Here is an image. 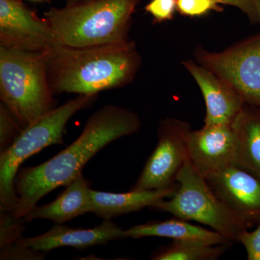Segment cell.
I'll return each instance as SVG.
<instances>
[{
  "instance_id": "cell-1",
  "label": "cell",
  "mask_w": 260,
  "mask_h": 260,
  "mask_svg": "<svg viewBox=\"0 0 260 260\" xmlns=\"http://www.w3.org/2000/svg\"><path fill=\"white\" fill-rule=\"evenodd\" d=\"M141 126L139 115L125 107L107 104L98 109L69 146L43 164L19 169L15 180L18 201L12 213L23 218L44 197L82 174L100 150L116 140L135 134Z\"/></svg>"
},
{
  "instance_id": "cell-2",
  "label": "cell",
  "mask_w": 260,
  "mask_h": 260,
  "mask_svg": "<svg viewBox=\"0 0 260 260\" xmlns=\"http://www.w3.org/2000/svg\"><path fill=\"white\" fill-rule=\"evenodd\" d=\"M48 78L54 95H99L133 83L143 59L133 41L71 47L56 44L45 52Z\"/></svg>"
},
{
  "instance_id": "cell-3",
  "label": "cell",
  "mask_w": 260,
  "mask_h": 260,
  "mask_svg": "<svg viewBox=\"0 0 260 260\" xmlns=\"http://www.w3.org/2000/svg\"><path fill=\"white\" fill-rule=\"evenodd\" d=\"M140 0H89L44 13L56 44L95 47L129 42L133 16Z\"/></svg>"
},
{
  "instance_id": "cell-4",
  "label": "cell",
  "mask_w": 260,
  "mask_h": 260,
  "mask_svg": "<svg viewBox=\"0 0 260 260\" xmlns=\"http://www.w3.org/2000/svg\"><path fill=\"white\" fill-rule=\"evenodd\" d=\"M45 52L0 46V99L23 129L55 109Z\"/></svg>"
},
{
  "instance_id": "cell-5",
  "label": "cell",
  "mask_w": 260,
  "mask_h": 260,
  "mask_svg": "<svg viewBox=\"0 0 260 260\" xmlns=\"http://www.w3.org/2000/svg\"><path fill=\"white\" fill-rule=\"evenodd\" d=\"M99 95H78L23 129L13 144L0 152V212L14 211L18 201L15 180L20 165L43 149L64 144L68 121L77 113L88 109Z\"/></svg>"
},
{
  "instance_id": "cell-6",
  "label": "cell",
  "mask_w": 260,
  "mask_h": 260,
  "mask_svg": "<svg viewBox=\"0 0 260 260\" xmlns=\"http://www.w3.org/2000/svg\"><path fill=\"white\" fill-rule=\"evenodd\" d=\"M177 183V191L172 197L150 208L207 225L231 243L239 242L243 232L250 229L217 196L189 160L178 174Z\"/></svg>"
},
{
  "instance_id": "cell-7",
  "label": "cell",
  "mask_w": 260,
  "mask_h": 260,
  "mask_svg": "<svg viewBox=\"0 0 260 260\" xmlns=\"http://www.w3.org/2000/svg\"><path fill=\"white\" fill-rule=\"evenodd\" d=\"M193 56L232 86L246 104L260 108V32L221 51L198 46Z\"/></svg>"
},
{
  "instance_id": "cell-8",
  "label": "cell",
  "mask_w": 260,
  "mask_h": 260,
  "mask_svg": "<svg viewBox=\"0 0 260 260\" xmlns=\"http://www.w3.org/2000/svg\"><path fill=\"white\" fill-rule=\"evenodd\" d=\"M191 130L187 121L174 117L161 119L156 146L130 189H162L177 184L178 174L189 160L186 139Z\"/></svg>"
},
{
  "instance_id": "cell-9",
  "label": "cell",
  "mask_w": 260,
  "mask_h": 260,
  "mask_svg": "<svg viewBox=\"0 0 260 260\" xmlns=\"http://www.w3.org/2000/svg\"><path fill=\"white\" fill-rule=\"evenodd\" d=\"M49 22L22 0H0V46L31 52H46L56 45Z\"/></svg>"
},
{
  "instance_id": "cell-10",
  "label": "cell",
  "mask_w": 260,
  "mask_h": 260,
  "mask_svg": "<svg viewBox=\"0 0 260 260\" xmlns=\"http://www.w3.org/2000/svg\"><path fill=\"white\" fill-rule=\"evenodd\" d=\"M214 192L249 227L260 219V179L237 165L204 176Z\"/></svg>"
},
{
  "instance_id": "cell-11",
  "label": "cell",
  "mask_w": 260,
  "mask_h": 260,
  "mask_svg": "<svg viewBox=\"0 0 260 260\" xmlns=\"http://www.w3.org/2000/svg\"><path fill=\"white\" fill-rule=\"evenodd\" d=\"M188 158L203 176L236 165L237 141L232 124H204L186 139Z\"/></svg>"
},
{
  "instance_id": "cell-12",
  "label": "cell",
  "mask_w": 260,
  "mask_h": 260,
  "mask_svg": "<svg viewBox=\"0 0 260 260\" xmlns=\"http://www.w3.org/2000/svg\"><path fill=\"white\" fill-rule=\"evenodd\" d=\"M181 64L196 82L204 99L205 124H232L246 104L242 97L194 59H186Z\"/></svg>"
},
{
  "instance_id": "cell-13",
  "label": "cell",
  "mask_w": 260,
  "mask_h": 260,
  "mask_svg": "<svg viewBox=\"0 0 260 260\" xmlns=\"http://www.w3.org/2000/svg\"><path fill=\"white\" fill-rule=\"evenodd\" d=\"M126 239L125 230L111 220H104L100 225L89 229L55 224L50 230L41 235L20 238L16 244L47 254L57 248L70 246L77 249H86Z\"/></svg>"
},
{
  "instance_id": "cell-14",
  "label": "cell",
  "mask_w": 260,
  "mask_h": 260,
  "mask_svg": "<svg viewBox=\"0 0 260 260\" xmlns=\"http://www.w3.org/2000/svg\"><path fill=\"white\" fill-rule=\"evenodd\" d=\"M64 186V190L54 201L32 208L23 218L25 222L42 219L63 224L91 213L90 181L83 177V173Z\"/></svg>"
},
{
  "instance_id": "cell-15",
  "label": "cell",
  "mask_w": 260,
  "mask_h": 260,
  "mask_svg": "<svg viewBox=\"0 0 260 260\" xmlns=\"http://www.w3.org/2000/svg\"><path fill=\"white\" fill-rule=\"evenodd\" d=\"M178 184L154 190H131L115 193L91 189V213L104 220H111L121 215L152 208L160 200L170 198L177 191Z\"/></svg>"
},
{
  "instance_id": "cell-16",
  "label": "cell",
  "mask_w": 260,
  "mask_h": 260,
  "mask_svg": "<svg viewBox=\"0 0 260 260\" xmlns=\"http://www.w3.org/2000/svg\"><path fill=\"white\" fill-rule=\"evenodd\" d=\"M126 239L145 237L169 238L175 241H197L211 244H231L225 237L212 229L190 223L189 220L174 217L166 220H155L135 225L126 229Z\"/></svg>"
},
{
  "instance_id": "cell-17",
  "label": "cell",
  "mask_w": 260,
  "mask_h": 260,
  "mask_svg": "<svg viewBox=\"0 0 260 260\" xmlns=\"http://www.w3.org/2000/svg\"><path fill=\"white\" fill-rule=\"evenodd\" d=\"M232 127L237 141L236 165L260 179V108L245 104Z\"/></svg>"
},
{
  "instance_id": "cell-18",
  "label": "cell",
  "mask_w": 260,
  "mask_h": 260,
  "mask_svg": "<svg viewBox=\"0 0 260 260\" xmlns=\"http://www.w3.org/2000/svg\"><path fill=\"white\" fill-rule=\"evenodd\" d=\"M230 244H211L197 241L172 240L159 248L151 256L153 260H215L220 257Z\"/></svg>"
},
{
  "instance_id": "cell-19",
  "label": "cell",
  "mask_w": 260,
  "mask_h": 260,
  "mask_svg": "<svg viewBox=\"0 0 260 260\" xmlns=\"http://www.w3.org/2000/svg\"><path fill=\"white\" fill-rule=\"evenodd\" d=\"M1 213L0 223V249H4L18 242L21 238L26 223L24 218H15L10 212Z\"/></svg>"
},
{
  "instance_id": "cell-20",
  "label": "cell",
  "mask_w": 260,
  "mask_h": 260,
  "mask_svg": "<svg viewBox=\"0 0 260 260\" xmlns=\"http://www.w3.org/2000/svg\"><path fill=\"white\" fill-rule=\"evenodd\" d=\"M15 116L5 107L0 104V152L4 151L13 144V142L23 131Z\"/></svg>"
},
{
  "instance_id": "cell-21",
  "label": "cell",
  "mask_w": 260,
  "mask_h": 260,
  "mask_svg": "<svg viewBox=\"0 0 260 260\" xmlns=\"http://www.w3.org/2000/svg\"><path fill=\"white\" fill-rule=\"evenodd\" d=\"M177 5L178 13L189 18H199L211 12L223 10L215 0H177Z\"/></svg>"
},
{
  "instance_id": "cell-22",
  "label": "cell",
  "mask_w": 260,
  "mask_h": 260,
  "mask_svg": "<svg viewBox=\"0 0 260 260\" xmlns=\"http://www.w3.org/2000/svg\"><path fill=\"white\" fill-rule=\"evenodd\" d=\"M145 11L153 18V24H160L173 20L177 12V0H150Z\"/></svg>"
},
{
  "instance_id": "cell-23",
  "label": "cell",
  "mask_w": 260,
  "mask_h": 260,
  "mask_svg": "<svg viewBox=\"0 0 260 260\" xmlns=\"http://www.w3.org/2000/svg\"><path fill=\"white\" fill-rule=\"evenodd\" d=\"M220 5H230L241 10L252 25H260V0H215Z\"/></svg>"
},
{
  "instance_id": "cell-24",
  "label": "cell",
  "mask_w": 260,
  "mask_h": 260,
  "mask_svg": "<svg viewBox=\"0 0 260 260\" xmlns=\"http://www.w3.org/2000/svg\"><path fill=\"white\" fill-rule=\"evenodd\" d=\"M239 242L245 249L248 260H260V219L254 231L243 232Z\"/></svg>"
},
{
  "instance_id": "cell-25",
  "label": "cell",
  "mask_w": 260,
  "mask_h": 260,
  "mask_svg": "<svg viewBox=\"0 0 260 260\" xmlns=\"http://www.w3.org/2000/svg\"><path fill=\"white\" fill-rule=\"evenodd\" d=\"M87 1H89V0H66V4L65 5H75Z\"/></svg>"
},
{
  "instance_id": "cell-26",
  "label": "cell",
  "mask_w": 260,
  "mask_h": 260,
  "mask_svg": "<svg viewBox=\"0 0 260 260\" xmlns=\"http://www.w3.org/2000/svg\"><path fill=\"white\" fill-rule=\"evenodd\" d=\"M30 1H32V2H43V1H44V0H30Z\"/></svg>"
}]
</instances>
